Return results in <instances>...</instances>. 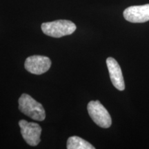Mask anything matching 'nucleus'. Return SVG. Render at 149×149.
<instances>
[{"label":"nucleus","instance_id":"obj_8","mask_svg":"<svg viewBox=\"0 0 149 149\" xmlns=\"http://www.w3.org/2000/svg\"><path fill=\"white\" fill-rule=\"evenodd\" d=\"M66 147L68 149H95L92 144L77 136L70 137L67 141Z\"/></svg>","mask_w":149,"mask_h":149},{"label":"nucleus","instance_id":"obj_3","mask_svg":"<svg viewBox=\"0 0 149 149\" xmlns=\"http://www.w3.org/2000/svg\"><path fill=\"white\" fill-rule=\"evenodd\" d=\"M88 114L97 125L104 128H108L111 126V115L100 101H91L87 106Z\"/></svg>","mask_w":149,"mask_h":149},{"label":"nucleus","instance_id":"obj_7","mask_svg":"<svg viewBox=\"0 0 149 149\" xmlns=\"http://www.w3.org/2000/svg\"><path fill=\"white\" fill-rule=\"evenodd\" d=\"M107 65L112 84L117 90L124 91L125 88L124 79L122 69L117 61L113 57H108L107 59Z\"/></svg>","mask_w":149,"mask_h":149},{"label":"nucleus","instance_id":"obj_2","mask_svg":"<svg viewBox=\"0 0 149 149\" xmlns=\"http://www.w3.org/2000/svg\"><path fill=\"white\" fill-rule=\"evenodd\" d=\"M41 27L44 34L55 38L71 35L77 29L73 22L65 19L45 22Z\"/></svg>","mask_w":149,"mask_h":149},{"label":"nucleus","instance_id":"obj_4","mask_svg":"<svg viewBox=\"0 0 149 149\" xmlns=\"http://www.w3.org/2000/svg\"><path fill=\"white\" fill-rule=\"evenodd\" d=\"M19 125L21 129L22 137L28 144L35 146L40 142L42 129L38 124L22 120L19 122Z\"/></svg>","mask_w":149,"mask_h":149},{"label":"nucleus","instance_id":"obj_1","mask_svg":"<svg viewBox=\"0 0 149 149\" xmlns=\"http://www.w3.org/2000/svg\"><path fill=\"white\" fill-rule=\"evenodd\" d=\"M19 109L22 113L34 120H45L46 113L43 106L26 93H23L19 99Z\"/></svg>","mask_w":149,"mask_h":149},{"label":"nucleus","instance_id":"obj_6","mask_svg":"<svg viewBox=\"0 0 149 149\" xmlns=\"http://www.w3.org/2000/svg\"><path fill=\"white\" fill-rule=\"evenodd\" d=\"M124 17L131 23H144L149 21V3L132 6L124 11Z\"/></svg>","mask_w":149,"mask_h":149},{"label":"nucleus","instance_id":"obj_5","mask_svg":"<svg viewBox=\"0 0 149 149\" xmlns=\"http://www.w3.org/2000/svg\"><path fill=\"white\" fill-rule=\"evenodd\" d=\"M24 66L27 71L31 73L42 74L51 68V61L45 56L33 55L26 59Z\"/></svg>","mask_w":149,"mask_h":149}]
</instances>
